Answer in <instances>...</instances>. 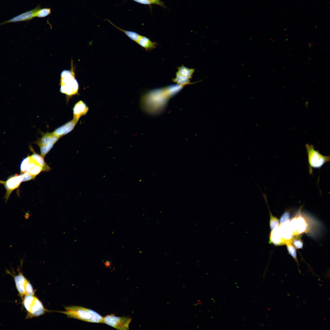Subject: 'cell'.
<instances>
[{
  "label": "cell",
  "instance_id": "6da1fadb",
  "mask_svg": "<svg viewBox=\"0 0 330 330\" xmlns=\"http://www.w3.org/2000/svg\"><path fill=\"white\" fill-rule=\"evenodd\" d=\"M65 311H56L68 317L94 323H103V317L97 312L83 307L71 306L65 307Z\"/></svg>",
  "mask_w": 330,
  "mask_h": 330
},
{
  "label": "cell",
  "instance_id": "ac0fdd59",
  "mask_svg": "<svg viewBox=\"0 0 330 330\" xmlns=\"http://www.w3.org/2000/svg\"><path fill=\"white\" fill-rule=\"evenodd\" d=\"M292 239L287 241L285 244H286L289 253L294 258L299 266V263L297 257L296 250L292 243Z\"/></svg>",
  "mask_w": 330,
  "mask_h": 330
},
{
  "label": "cell",
  "instance_id": "44dd1931",
  "mask_svg": "<svg viewBox=\"0 0 330 330\" xmlns=\"http://www.w3.org/2000/svg\"><path fill=\"white\" fill-rule=\"evenodd\" d=\"M31 159L30 156H29L22 160L21 163L20 167V174L25 172L27 166Z\"/></svg>",
  "mask_w": 330,
  "mask_h": 330
},
{
  "label": "cell",
  "instance_id": "d4e9b609",
  "mask_svg": "<svg viewBox=\"0 0 330 330\" xmlns=\"http://www.w3.org/2000/svg\"><path fill=\"white\" fill-rule=\"evenodd\" d=\"M289 226L290 229L293 234H297L296 218H294L289 221Z\"/></svg>",
  "mask_w": 330,
  "mask_h": 330
},
{
  "label": "cell",
  "instance_id": "52a82bcc",
  "mask_svg": "<svg viewBox=\"0 0 330 330\" xmlns=\"http://www.w3.org/2000/svg\"><path fill=\"white\" fill-rule=\"evenodd\" d=\"M194 70V69H189L184 66L179 67L174 81L178 84L188 83L192 78Z\"/></svg>",
  "mask_w": 330,
  "mask_h": 330
},
{
  "label": "cell",
  "instance_id": "ffe728a7",
  "mask_svg": "<svg viewBox=\"0 0 330 330\" xmlns=\"http://www.w3.org/2000/svg\"><path fill=\"white\" fill-rule=\"evenodd\" d=\"M51 13V9L49 8H44L39 9L37 12L36 17L39 18L46 17Z\"/></svg>",
  "mask_w": 330,
  "mask_h": 330
},
{
  "label": "cell",
  "instance_id": "f1b7e54d",
  "mask_svg": "<svg viewBox=\"0 0 330 330\" xmlns=\"http://www.w3.org/2000/svg\"><path fill=\"white\" fill-rule=\"evenodd\" d=\"M30 216V215L28 212H26V214L24 215L25 218L27 219Z\"/></svg>",
  "mask_w": 330,
  "mask_h": 330
},
{
  "label": "cell",
  "instance_id": "cb8c5ba5",
  "mask_svg": "<svg viewBox=\"0 0 330 330\" xmlns=\"http://www.w3.org/2000/svg\"><path fill=\"white\" fill-rule=\"evenodd\" d=\"M138 3L145 5L155 4L164 6L163 4L159 0H132Z\"/></svg>",
  "mask_w": 330,
  "mask_h": 330
},
{
  "label": "cell",
  "instance_id": "ba28073f",
  "mask_svg": "<svg viewBox=\"0 0 330 330\" xmlns=\"http://www.w3.org/2000/svg\"><path fill=\"white\" fill-rule=\"evenodd\" d=\"M40 9V5H38L35 9L22 13L10 20L0 23V25L8 23L29 21L31 20L34 17H36V13Z\"/></svg>",
  "mask_w": 330,
  "mask_h": 330
},
{
  "label": "cell",
  "instance_id": "83f0119b",
  "mask_svg": "<svg viewBox=\"0 0 330 330\" xmlns=\"http://www.w3.org/2000/svg\"><path fill=\"white\" fill-rule=\"evenodd\" d=\"M292 243L295 248L298 249L302 248L303 246L302 241L299 239H292Z\"/></svg>",
  "mask_w": 330,
  "mask_h": 330
},
{
  "label": "cell",
  "instance_id": "277c9868",
  "mask_svg": "<svg viewBox=\"0 0 330 330\" xmlns=\"http://www.w3.org/2000/svg\"><path fill=\"white\" fill-rule=\"evenodd\" d=\"M23 300V304L27 312V318L38 317L48 311L34 295H25Z\"/></svg>",
  "mask_w": 330,
  "mask_h": 330
},
{
  "label": "cell",
  "instance_id": "e0dca14e",
  "mask_svg": "<svg viewBox=\"0 0 330 330\" xmlns=\"http://www.w3.org/2000/svg\"><path fill=\"white\" fill-rule=\"evenodd\" d=\"M297 225V234H300L304 232L306 230L307 224L304 218L301 216H299L296 218Z\"/></svg>",
  "mask_w": 330,
  "mask_h": 330
},
{
  "label": "cell",
  "instance_id": "9a60e30c",
  "mask_svg": "<svg viewBox=\"0 0 330 330\" xmlns=\"http://www.w3.org/2000/svg\"><path fill=\"white\" fill-rule=\"evenodd\" d=\"M137 43L139 45L147 51L154 49L156 47V44L153 42L147 37L141 35Z\"/></svg>",
  "mask_w": 330,
  "mask_h": 330
},
{
  "label": "cell",
  "instance_id": "603a6c76",
  "mask_svg": "<svg viewBox=\"0 0 330 330\" xmlns=\"http://www.w3.org/2000/svg\"><path fill=\"white\" fill-rule=\"evenodd\" d=\"M42 171L43 169L42 167L36 164L32 167L28 173L31 175L36 177Z\"/></svg>",
  "mask_w": 330,
  "mask_h": 330
},
{
  "label": "cell",
  "instance_id": "4fadbf2b",
  "mask_svg": "<svg viewBox=\"0 0 330 330\" xmlns=\"http://www.w3.org/2000/svg\"><path fill=\"white\" fill-rule=\"evenodd\" d=\"M29 148L33 153L32 155L30 156L32 159L42 167L43 171H50L51 169L45 162L44 158L41 155L36 153L31 146L30 145L29 146Z\"/></svg>",
  "mask_w": 330,
  "mask_h": 330
},
{
  "label": "cell",
  "instance_id": "5b68a950",
  "mask_svg": "<svg viewBox=\"0 0 330 330\" xmlns=\"http://www.w3.org/2000/svg\"><path fill=\"white\" fill-rule=\"evenodd\" d=\"M131 318L128 317H118L113 314L103 317V323L105 324L119 330H129Z\"/></svg>",
  "mask_w": 330,
  "mask_h": 330
},
{
  "label": "cell",
  "instance_id": "7402d4cb",
  "mask_svg": "<svg viewBox=\"0 0 330 330\" xmlns=\"http://www.w3.org/2000/svg\"><path fill=\"white\" fill-rule=\"evenodd\" d=\"M54 145H40L38 146L40 148L41 155L44 158L52 148Z\"/></svg>",
  "mask_w": 330,
  "mask_h": 330
},
{
  "label": "cell",
  "instance_id": "5bb4252c",
  "mask_svg": "<svg viewBox=\"0 0 330 330\" xmlns=\"http://www.w3.org/2000/svg\"><path fill=\"white\" fill-rule=\"evenodd\" d=\"M269 239V243H272L276 245L285 244L287 242L282 237L279 227L271 230Z\"/></svg>",
  "mask_w": 330,
  "mask_h": 330
},
{
  "label": "cell",
  "instance_id": "30bf717a",
  "mask_svg": "<svg viewBox=\"0 0 330 330\" xmlns=\"http://www.w3.org/2000/svg\"><path fill=\"white\" fill-rule=\"evenodd\" d=\"M14 278L16 289L20 296L23 299L26 295L25 288L28 280L24 277L22 273L19 271L18 275L15 276Z\"/></svg>",
  "mask_w": 330,
  "mask_h": 330
},
{
  "label": "cell",
  "instance_id": "484cf974",
  "mask_svg": "<svg viewBox=\"0 0 330 330\" xmlns=\"http://www.w3.org/2000/svg\"><path fill=\"white\" fill-rule=\"evenodd\" d=\"M290 221V214L289 211H285L281 216L280 220V224L289 222Z\"/></svg>",
  "mask_w": 330,
  "mask_h": 330
},
{
  "label": "cell",
  "instance_id": "7c38bea8",
  "mask_svg": "<svg viewBox=\"0 0 330 330\" xmlns=\"http://www.w3.org/2000/svg\"><path fill=\"white\" fill-rule=\"evenodd\" d=\"M88 111V108L82 101L76 103L73 108V119L78 122L79 119L85 115Z\"/></svg>",
  "mask_w": 330,
  "mask_h": 330
},
{
  "label": "cell",
  "instance_id": "9c48e42d",
  "mask_svg": "<svg viewBox=\"0 0 330 330\" xmlns=\"http://www.w3.org/2000/svg\"><path fill=\"white\" fill-rule=\"evenodd\" d=\"M41 137L38 139L37 141L34 142L38 146L54 145L60 138L54 135L53 132L44 133L41 132Z\"/></svg>",
  "mask_w": 330,
  "mask_h": 330
},
{
  "label": "cell",
  "instance_id": "4316f807",
  "mask_svg": "<svg viewBox=\"0 0 330 330\" xmlns=\"http://www.w3.org/2000/svg\"><path fill=\"white\" fill-rule=\"evenodd\" d=\"M22 178V182L29 181L31 180L34 179L35 176H33L30 174L29 173L24 172L20 174Z\"/></svg>",
  "mask_w": 330,
  "mask_h": 330
},
{
  "label": "cell",
  "instance_id": "2e32d148",
  "mask_svg": "<svg viewBox=\"0 0 330 330\" xmlns=\"http://www.w3.org/2000/svg\"><path fill=\"white\" fill-rule=\"evenodd\" d=\"M107 20L115 28L124 33L125 34L131 39L136 42H137L141 35L134 31H127L122 29L117 26L109 20Z\"/></svg>",
  "mask_w": 330,
  "mask_h": 330
},
{
  "label": "cell",
  "instance_id": "8fae6325",
  "mask_svg": "<svg viewBox=\"0 0 330 330\" xmlns=\"http://www.w3.org/2000/svg\"><path fill=\"white\" fill-rule=\"evenodd\" d=\"M77 122L73 119L56 129L53 133L55 135L61 138L71 131Z\"/></svg>",
  "mask_w": 330,
  "mask_h": 330
},
{
  "label": "cell",
  "instance_id": "3957f363",
  "mask_svg": "<svg viewBox=\"0 0 330 330\" xmlns=\"http://www.w3.org/2000/svg\"><path fill=\"white\" fill-rule=\"evenodd\" d=\"M305 147L308 157L309 173L311 174L313 168H321L324 164L330 161V156L321 154L315 149L312 145L307 144Z\"/></svg>",
  "mask_w": 330,
  "mask_h": 330
},
{
  "label": "cell",
  "instance_id": "7a4b0ae2",
  "mask_svg": "<svg viewBox=\"0 0 330 330\" xmlns=\"http://www.w3.org/2000/svg\"><path fill=\"white\" fill-rule=\"evenodd\" d=\"M60 91L68 97L78 94L79 85L74 73L70 71H63L61 74Z\"/></svg>",
  "mask_w": 330,
  "mask_h": 330
},
{
  "label": "cell",
  "instance_id": "d6986e66",
  "mask_svg": "<svg viewBox=\"0 0 330 330\" xmlns=\"http://www.w3.org/2000/svg\"><path fill=\"white\" fill-rule=\"evenodd\" d=\"M270 214V225L271 230L278 228L280 226V222L278 219L273 216L269 210Z\"/></svg>",
  "mask_w": 330,
  "mask_h": 330
},
{
  "label": "cell",
  "instance_id": "8992f818",
  "mask_svg": "<svg viewBox=\"0 0 330 330\" xmlns=\"http://www.w3.org/2000/svg\"><path fill=\"white\" fill-rule=\"evenodd\" d=\"M22 182L20 174H16L9 177L6 181H0V184L4 186L6 190L4 198L6 202L7 201L12 192L20 186Z\"/></svg>",
  "mask_w": 330,
  "mask_h": 330
}]
</instances>
